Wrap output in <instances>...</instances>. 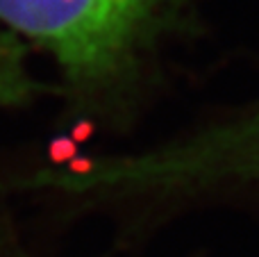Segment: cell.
Here are the masks:
<instances>
[{
  "instance_id": "3",
  "label": "cell",
  "mask_w": 259,
  "mask_h": 257,
  "mask_svg": "<svg viewBox=\"0 0 259 257\" xmlns=\"http://www.w3.org/2000/svg\"><path fill=\"white\" fill-rule=\"evenodd\" d=\"M30 55L21 39L0 27V109L30 107L39 96L55 91L36 77Z\"/></svg>"
},
{
  "instance_id": "2",
  "label": "cell",
  "mask_w": 259,
  "mask_h": 257,
  "mask_svg": "<svg viewBox=\"0 0 259 257\" xmlns=\"http://www.w3.org/2000/svg\"><path fill=\"white\" fill-rule=\"evenodd\" d=\"M187 157L207 196L259 198V96L196 123Z\"/></svg>"
},
{
  "instance_id": "1",
  "label": "cell",
  "mask_w": 259,
  "mask_h": 257,
  "mask_svg": "<svg viewBox=\"0 0 259 257\" xmlns=\"http://www.w3.org/2000/svg\"><path fill=\"white\" fill-rule=\"evenodd\" d=\"M193 0H0V27L48 55L84 121L116 114L187 27Z\"/></svg>"
},
{
  "instance_id": "4",
  "label": "cell",
  "mask_w": 259,
  "mask_h": 257,
  "mask_svg": "<svg viewBox=\"0 0 259 257\" xmlns=\"http://www.w3.org/2000/svg\"><path fill=\"white\" fill-rule=\"evenodd\" d=\"M0 257H36L3 205H0Z\"/></svg>"
}]
</instances>
